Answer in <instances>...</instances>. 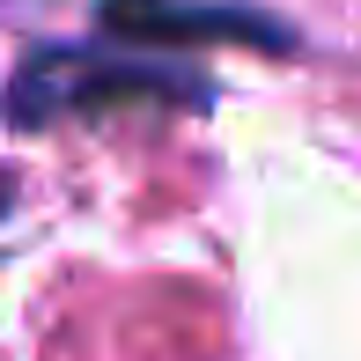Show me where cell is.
I'll list each match as a JSON object with an SVG mask.
<instances>
[{"mask_svg":"<svg viewBox=\"0 0 361 361\" xmlns=\"http://www.w3.org/2000/svg\"><path fill=\"white\" fill-rule=\"evenodd\" d=\"M96 30L111 44H258L295 52V30L251 15L243 0H96Z\"/></svg>","mask_w":361,"mask_h":361,"instance_id":"2","label":"cell"},{"mask_svg":"<svg viewBox=\"0 0 361 361\" xmlns=\"http://www.w3.org/2000/svg\"><path fill=\"white\" fill-rule=\"evenodd\" d=\"M104 104H214V81L192 59H133L118 44H30L8 81L15 133H44Z\"/></svg>","mask_w":361,"mask_h":361,"instance_id":"1","label":"cell"}]
</instances>
